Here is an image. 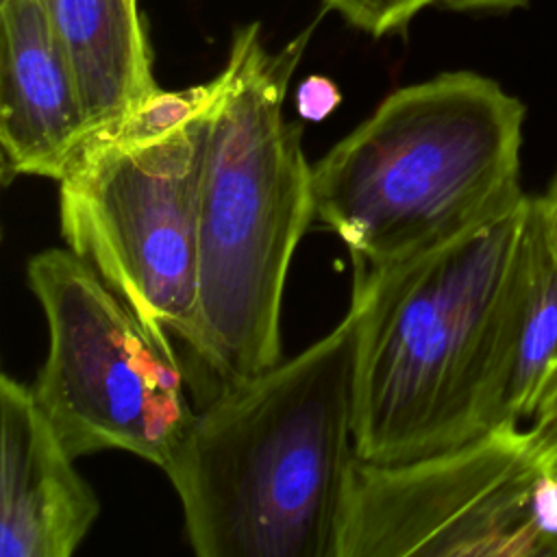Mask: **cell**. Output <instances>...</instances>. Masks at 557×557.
<instances>
[{
	"mask_svg": "<svg viewBox=\"0 0 557 557\" xmlns=\"http://www.w3.org/2000/svg\"><path fill=\"white\" fill-rule=\"evenodd\" d=\"M363 300L292 359L228 385L163 468L198 557H337Z\"/></svg>",
	"mask_w": 557,
	"mask_h": 557,
	"instance_id": "obj_1",
	"label": "cell"
},
{
	"mask_svg": "<svg viewBox=\"0 0 557 557\" xmlns=\"http://www.w3.org/2000/svg\"><path fill=\"white\" fill-rule=\"evenodd\" d=\"M315 24L268 50L261 24L235 28L209 109L198 198V307L189 348L222 385L283 359L281 305L313 213L302 124L285 117Z\"/></svg>",
	"mask_w": 557,
	"mask_h": 557,
	"instance_id": "obj_2",
	"label": "cell"
},
{
	"mask_svg": "<svg viewBox=\"0 0 557 557\" xmlns=\"http://www.w3.org/2000/svg\"><path fill=\"white\" fill-rule=\"evenodd\" d=\"M527 107L470 70L394 89L311 165L313 213L352 283L516 211Z\"/></svg>",
	"mask_w": 557,
	"mask_h": 557,
	"instance_id": "obj_3",
	"label": "cell"
},
{
	"mask_svg": "<svg viewBox=\"0 0 557 557\" xmlns=\"http://www.w3.org/2000/svg\"><path fill=\"white\" fill-rule=\"evenodd\" d=\"M524 202L385 274L363 300L355 376L359 459L400 463L450 450L485 426V389Z\"/></svg>",
	"mask_w": 557,
	"mask_h": 557,
	"instance_id": "obj_4",
	"label": "cell"
},
{
	"mask_svg": "<svg viewBox=\"0 0 557 557\" xmlns=\"http://www.w3.org/2000/svg\"><path fill=\"white\" fill-rule=\"evenodd\" d=\"M48 326L33 394L72 457L120 448L165 468L194 420L168 335L70 248L30 257Z\"/></svg>",
	"mask_w": 557,
	"mask_h": 557,
	"instance_id": "obj_5",
	"label": "cell"
},
{
	"mask_svg": "<svg viewBox=\"0 0 557 557\" xmlns=\"http://www.w3.org/2000/svg\"><path fill=\"white\" fill-rule=\"evenodd\" d=\"M215 104V102H213ZM209 111L172 135L89 133L59 183L67 248L154 331L187 346L198 307V198Z\"/></svg>",
	"mask_w": 557,
	"mask_h": 557,
	"instance_id": "obj_6",
	"label": "cell"
},
{
	"mask_svg": "<svg viewBox=\"0 0 557 557\" xmlns=\"http://www.w3.org/2000/svg\"><path fill=\"white\" fill-rule=\"evenodd\" d=\"M546 466L527 424L400 463L357 459L337 557H550Z\"/></svg>",
	"mask_w": 557,
	"mask_h": 557,
	"instance_id": "obj_7",
	"label": "cell"
},
{
	"mask_svg": "<svg viewBox=\"0 0 557 557\" xmlns=\"http://www.w3.org/2000/svg\"><path fill=\"white\" fill-rule=\"evenodd\" d=\"M0 557H70L100 503L44 416L33 387L2 374Z\"/></svg>",
	"mask_w": 557,
	"mask_h": 557,
	"instance_id": "obj_8",
	"label": "cell"
},
{
	"mask_svg": "<svg viewBox=\"0 0 557 557\" xmlns=\"http://www.w3.org/2000/svg\"><path fill=\"white\" fill-rule=\"evenodd\" d=\"M0 22L4 178L59 181L87 137L76 74L41 0H2Z\"/></svg>",
	"mask_w": 557,
	"mask_h": 557,
	"instance_id": "obj_9",
	"label": "cell"
},
{
	"mask_svg": "<svg viewBox=\"0 0 557 557\" xmlns=\"http://www.w3.org/2000/svg\"><path fill=\"white\" fill-rule=\"evenodd\" d=\"M557 376V222L542 194L527 202L524 226L503 296L485 389V426L529 422Z\"/></svg>",
	"mask_w": 557,
	"mask_h": 557,
	"instance_id": "obj_10",
	"label": "cell"
},
{
	"mask_svg": "<svg viewBox=\"0 0 557 557\" xmlns=\"http://www.w3.org/2000/svg\"><path fill=\"white\" fill-rule=\"evenodd\" d=\"M72 63L87 135L131 115L161 87L139 0H41Z\"/></svg>",
	"mask_w": 557,
	"mask_h": 557,
	"instance_id": "obj_11",
	"label": "cell"
},
{
	"mask_svg": "<svg viewBox=\"0 0 557 557\" xmlns=\"http://www.w3.org/2000/svg\"><path fill=\"white\" fill-rule=\"evenodd\" d=\"M352 28L372 37H385L405 30L418 13L437 7V0H322Z\"/></svg>",
	"mask_w": 557,
	"mask_h": 557,
	"instance_id": "obj_12",
	"label": "cell"
},
{
	"mask_svg": "<svg viewBox=\"0 0 557 557\" xmlns=\"http://www.w3.org/2000/svg\"><path fill=\"white\" fill-rule=\"evenodd\" d=\"M527 426L531 431L540 459L557 476V376L542 394Z\"/></svg>",
	"mask_w": 557,
	"mask_h": 557,
	"instance_id": "obj_13",
	"label": "cell"
},
{
	"mask_svg": "<svg viewBox=\"0 0 557 557\" xmlns=\"http://www.w3.org/2000/svg\"><path fill=\"white\" fill-rule=\"evenodd\" d=\"M294 102L300 120L322 122L339 107L342 91L329 76L311 74L298 83Z\"/></svg>",
	"mask_w": 557,
	"mask_h": 557,
	"instance_id": "obj_14",
	"label": "cell"
},
{
	"mask_svg": "<svg viewBox=\"0 0 557 557\" xmlns=\"http://www.w3.org/2000/svg\"><path fill=\"white\" fill-rule=\"evenodd\" d=\"M533 0H437V7L459 13H507L522 9Z\"/></svg>",
	"mask_w": 557,
	"mask_h": 557,
	"instance_id": "obj_15",
	"label": "cell"
},
{
	"mask_svg": "<svg viewBox=\"0 0 557 557\" xmlns=\"http://www.w3.org/2000/svg\"><path fill=\"white\" fill-rule=\"evenodd\" d=\"M542 198H544V202H546L548 213H550L553 220L557 222V170H555V174H553V178H550L546 191L542 194Z\"/></svg>",
	"mask_w": 557,
	"mask_h": 557,
	"instance_id": "obj_16",
	"label": "cell"
}]
</instances>
